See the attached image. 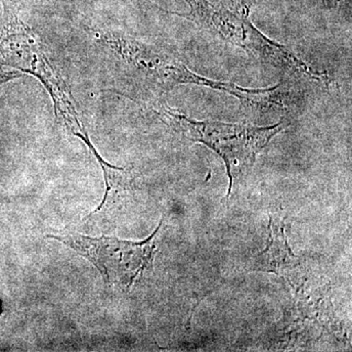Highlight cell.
I'll use <instances>...</instances> for the list:
<instances>
[{
	"label": "cell",
	"mask_w": 352,
	"mask_h": 352,
	"mask_svg": "<svg viewBox=\"0 0 352 352\" xmlns=\"http://www.w3.org/2000/svg\"><path fill=\"white\" fill-rule=\"evenodd\" d=\"M298 265L300 258L293 254L287 242L284 222L273 223L270 219L267 247L254 259L252 268L289 277Z\"/></svg>",
	"instance_id": "8992f818"
},
{
	"label": "cell",
	"mask_w": 352,
	"mask_h": 352,
	"mask_svg": "<svg viewBox=\"0 0 352 352\" xmlns=\"http://www.w3.org/2000/svg\"><path fill=\"white\" fill-rule=\"evenodd\" d=\"M151 106L164 124L185 138L207 145L221 157L229 177L228 196L234 180L251 170L258 153L289 126L284 120L270 126L196 120L177 112L162 100Z\"/></svg>",
	"instance_id": "3957f363"
},
{
	"label": "cell",
	"mask_w": 352,
	"mask_h": 352,
	"mask_svg": "<svg viewBox=\"0 0 352 352\" xmlns=\"http://www.w3.org/2000/svg\"><path fill=\"white\" fill-rule=\"evenodd\" d=\"M0 71L6 80L22 74L38 78L50 94L60 122L76 138L87 133L73 94L61 73L51 63L43 43L6 4L0 30Z\"/></svg>",
	"instance_id": "7a4b0ae2"
},
{
	"label": "cell",
	"mask_w": 352,
	"mask_h": 352,
	"mask_svg": "<svg viewBox=\"0 0 352 352\" xmlns=\"http://www.w3.org/2000/svg\"><path fill=\"white\" fill-rule=\"evenodd\" d=\"M210 1L226 6L230 10L245 16H250L252 4V0H210Z\"/></svg>",
	"instance_id": "52a82bcc"
},
{
	"label": "cell",
	"mask_w": 352,
	"mask_h": 352,
	"mask_svg": "<svg viewBox=\"0 0 352 352\" xmlns=\"http://www.w3.org/2000/svg\"><path fill=\"white\" fill-rule=\"evenodd\" d=\"M90 34L111 89L134 100L152 105L176 87L195 85L233 95L248 109L261 110L270 103L267 87L250 89L198 75L166 48L108 30L94 29Z\"/></svg>",
	"instance_id": "6da1fadb"
},
{
	"label": "cell",
	"mask_w": 352,
	"mask_h": 352,
	"mask_svg": "<svg viewBox=\"0 0 352 352\" xmlns=\"http://www.w3.org/2000/svg\"><path fill=\"white\" fill-rule=\"evenodd\" d=\"M344 1V0H323L324 6L327 7V8H333V7L339 6L340 2Z\"/></svg>",
	"instance_id": "ba28073f"
},
{
	"label": "cell",
	"mask_w": 352,
	"mask_h": 352,
	"mask_svg": "<svg viewBox=\"0 0 352 352\" xmlns=\"http://www.w3.org/2000/svg\"><path fill=\"white\" fill-rule=\"evenodd\" d=\"M189 12H170L198 25L201 31L224 43L244 50L263 63L296 78L328 82L327 76L319 73L282 44L264 36L250 20V16L235 12L210 0H185Z\"/></svg>",
	"instance_id": "277c9868"
},
{
	"label": "cell",
	"mask_w": 352,
	"mask_h": 352,
	"mask_svg": "<svg viewBox=\"0 0 352 352\" xmlns=\"http://www.w3.org/2000/svg\"><path fill=\"white\" fill-rule=\"evenodd\" d=\"M161 221L155 232L142 242H131L116 237L91 238L80 234L50 235L78 252L94 264L107 283L122 285L131 288L144 271L152 265L156 245L155 237Z\"/></svg>",
	"instance_id": "5b68a950"
}]
</instances>
